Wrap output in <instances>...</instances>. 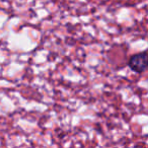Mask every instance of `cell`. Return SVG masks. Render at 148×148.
Segmentation results:
<instances>
[{
  "label": "cell",
  "mask_w": 148,
  "mask_h": 148,
  "mask_svg": "<svg viewBox=\"0 0 148 148\" xmlns=\"http://www.w3.org/2000/svg\"><path fill=\"white\" fill-rule=\"evenodd\" d=\"M128 66L135 73H143L147 69V50L132 55L128 61Z\"/></svg>",
  "instance_id": "6da1fadb"
}]
</instances>
